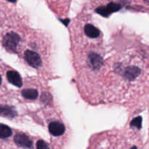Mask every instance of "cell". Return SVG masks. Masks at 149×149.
Segmentation results:
<instances>
[{
    "instance_id": "cell-1",
    "label": "cell",
    "mask_w": 149,
    "mask_h": 149,
    "mask_svg": "<svg viewBox=\"0 0 149 149\" xmlns=\"http://www.w3.org/2000/svg\"><path fill=\"white\" fill-rule=\"evenodd\" d=\"M20 37L15 32H9L3 39V45L8 51L16 52L17 46L20 43Z\"/></svg>"
},
{
    "instance_id": "cell-2",
    "label": "cell",
    "mask_w": 149,
    "mask_h": 149,
    "mask_svg": "<svg viewBox=\"0 0 149 149\" xmlns=\"http://www.w3.org/2000/svg\"><path fill=\"white\" fill-rule=\"evenodd\" d=\"M24 59L29 65L33 68H38L42 65V59L41 57L37 52L35 51L28 49L24 52Z\"/></svg>"
},
{
    "instance_id": "cell-3",
    "label": "cell",
    "mask_w": 149,
    "mask_h": 149,
    "mask_svg": "<svg viewBox=\"0 0 149 149\" xmlns=\"http://www.w3.org/2000/svg\"><path fill=\"white\" fill-rule=\"evenodd\" d=\"M14 142L16 146L23 149H33V141L28 135L23 133H17L14 138Z\"/></svg>"
},
{
    "instance_id": "cell-4",
    "label": "cell",
    "mask_w": 149,
    "mask_h": 149,
    "mask_svg": "<svg viewBox=\"0 0 149 149\" xmlns=\"http://www.w3.org/2000/svg\"><path fill=\"white\" fill-rule=\"evenodd\" d=\"M103 64V59L100 54L97 52H90L87 55V65L93 70H98Z\"/></svg>"
},
{
    "instance_id": "cell-5",
    "label": "cell",
    "mask_w": 149,
    "mask_h": 149,
    "mask_svg": "<svg viewBox=\"0 0 149 149\" xmlns=\"http://www.w3.org/2000/svg\"><path fill=\"white\" fill-rule=\"evenodd\" d=\"M122 77L127 80L133 81L141 74V69L135 65H129L120 71Z\"/></svg>"
},
{
    "instance_id": "cell-6",
    "label": "cell",
    "mask_w": 149,
    "mask_h": 149,
    "mask_svg": "<svg viewBox=\"0 0 149 149\" xmlns=\"http://www.w3.org/2000/svg\"><path fill=\"white\" fill-rule=\"evenodd\" d=\"M49 132L54 136H60L65 132V126L58 121H53L49 125Z\"/></svg>"
},
{
    "instance_id": "cell-7",
    "label": "cell",
    "mask_w": 149,
    "mask_h": 149,
    "mask_svg": "<svg viewBox=\"0 0 149 149\" xmlns=\"http://www.w3.org/2000/svg\"><path fill=\"white\" fill-rule=\"evenodd\" d=\"M7 79L12 84L17 87H21L23 85L21 77L15 71H9L7 72Z\"/></svg>"
},
{
    "instance_id": "cell-8",
    "label": "cell",
    "mask_w": 149,
    "mask_h": 149,
    "mask_svg": "<svg viewBox=\"0 0 149 149\" xmlns=\"http://www.w3.org/2000/svg\"><path fill=\"white\" fill-rule=\"evenodd\" d=\"M122 6L119 4H116V3H110L109 5H107L106 7H100L99 8L97 9V13L101 14L103 16H108L111 14V13L115 11H117L119 9L121 8Z\"/></svg>"
},
{
    "instance_id": "cell-9",
    "label": "cell",
    "mask_w": 149,
    "mask_h": 149,
    "mask_svg": "<svg viewBox=\"0 0 149 149\" xmlns=\"http://www.w3.org/2000/svg\"><path fill=\"white\" fill-rule=\"evenodd\" d=\"M84 33L88 37L92 39L98 38L100 35L99 29L92 24H87L84 26Z\"/></svg>"
},
{
    "instance_id": "cell-10",
    "label": "cell",
    "mask_w": 149,
    "mask_h": 149,
    "mask_svg": "<svg viewBox=\"0 0 149 149\" xmlns=\"http://www.w3.org/2000/svg\"><path fill=\"white\" fill-rule=\"evenodd\" d=\"M0 116L4 117L13 118L17 116V112L11 106L4 105L0 106Z\"/></svg>"
},
{
    "instance_id": "cell-11",
    "label": "cell",
    "mask_w": 149,
    "mask_h": 149,
    "mask_svg": "<svg viewBox=\"0 0 149 149\" xmlns=\"http://www.w3.org/2000/svg\"><path fill=\"white\" fill-rule=\"evenodd\" d=\"M22 95L28 100H35L39 96V93L36 89H25L22 91Z\"/></svg>"
},
{
    "instance_id": "cell-12",
    "label": "cell",
    "mask_w": 149,
    "mask_h": 149,
    "mask_svg": "<svg viewBox=\"0 0 149 149\" xmlns=\"http://www.w3.org/2000/svg\"><path fill=\"white\" fill-rule=\"evenodd\" d=\"M12 134H13V132L10 127L4 124H0V138H2V139L8 138L11 136Z\"/></svg>"
},
{
    "instance_id": "cell-13",
    "label": "cell",
    "mask_w": 149,
    "mask_h": 149,
    "mask_svg": "<svg viewBox=\"0 0 149 149\" xmlns=\"http://www.w3.org/2000/svg\"><path fill=\"white\" fill-rule=\"evenodd\" d=\"M36 149H51L47 143L43 140H39L36 144Z\"/></svg>"
},
{
    "instance_id": "cell-14",
    "label": "cell",
    "mask_w": 149,
    "mask_h": 149,
    "mask_svg": "<svg viewBox=\"0 0 149 149\" xmlns=\"http://www.w3.org/2000/svg\"><path fill=\"white\" fill-rule=\"evenodd\" d=\"M141 123H142V119H141V116H138V117L133 119V121L131 123V125L132 127H136L137 128L140 129L141 127Z\"/></svg>"
},
{
    "instance_id": "cell-15",
    "label": "cell",
    "mask_w": 149,
    "mask_h": 149,
    "mask_svg": "<svg viewBox=\"0 0 149 149\" xmlns=\"http://www.w3.org/2000/svg\"><path fill=\"white\" fill-rule=\"evenodd\" d=\"M1 76H0V85H1Z\"/></svg>"
}]
</instances>
